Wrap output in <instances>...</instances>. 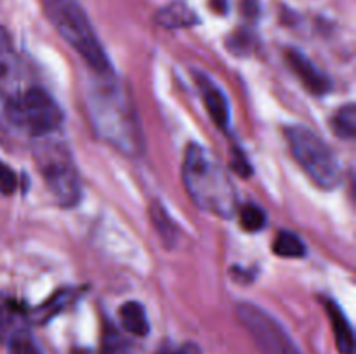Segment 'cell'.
<instances>
[{
    "instance_id": "cell-1",
    "label": "cell",
    "mask_w": 356,
    "mask_h": 354,
    "mask_svg": "<svg viewBox=\"0 0 356 354\" xmlns=\"http://www.w3.org/2000/svg\"><path fill=\"white\" fill-rule=\"evenodd\" d=\"M106 76V83L94 87L89 94V113L99 137L127 155H138L145 148L141 125L131 96Z\"/></svg>"
},
{
    "instance_id": "cell-2",
    "label": "cell",
    "mask_w": 356,
    "mask_h": 354,
    "mask_svg": "<svg viewBox=\"0 0 356 354\" xmlns=\"http://www.w3.org/2000/svg\"><path fill=\"white\" fill-rule=\"evenodd\" d=\"M183 183L200 210L229 219L236 212V193L228 174L214 162L207 149L190 144L183 162Z\"/></svg>"
},
{
    "instance_id": "cell-3",
    "label": "cell",
    "mask_w": 356,
    "mask_h": 354,
    "mask_svg": "<svg viewBox=\"0 0 356 354\" xmlns=\"http://www.w3.org/2000/svg\"><path fill=\"white\" fill-rule=\"evenodd\" d=\"M45 14L70 47L97 75H113V68L79 0H40Z\"/></svg>"
},
{
    "instance_id": "cell-4",
    "label": "cell",
    "mask_w": 356,
    "mask_h": 354,
    "mask_svg": "<svg viewBox=\"0 0 356 354\" xmlns=\"http://www.w3.org/2000/svg\"><path fill=\"white\" fill-rule=\"evenodd\" d=\"M33 146V158L42 174L45 186L52 198L61 207H75L80 201V177L73 156L65 142L54 139V135L37 137Z\"/></svg>"
},
{
    "instance_id": "cell-5",
    "label": "cell",
    "mask_w": 356,
    "mask_h": 354,
    "mask_svg": "<svg viewBox=\"0 0 356 354\" xmlns=\"http://www.w3.org/2000/svg\"><path fill=\"white\" fill-rule=\"evenodd\" d=\"M291 153L309 179L322 189H334L341 184L343 169L334 149L305 125L285 128Z\"/></svg>"
},
{
    "instance_id": "cell-6",
    "label": "cell",
    "mask_w": 356,
    "mask_h": 354,
    "mask_svg": "<svg viewBox=\"0 0 356 354\" xmlns=\"http://www.w3.org/2000/svg\"><path fill=\"white\" fill-rule=\"evenodd\" d=\"M6 115L16 127L33 137L54 134L63 124L61 108L42 87H30L6 101Z\"/></svg>"
},
{
    "instance_id": "cell-7",
    "label": "cell",
    "mask_w": 356,
    "mask_h": 354,
    "mask_svg": "<svg viewBox=\"0 0 356 354\" xmlns=\"http://www.w3.org/2000/svg\"><path fill=\"white\" fill-rule=\"evenodd\" d=\"M236 316L261 354H302L282 323L259 305L243 302L236 307Z\"/></svg>"
},
{
    "instance_id": "cell-8",
    "label": "cell",
    "mask_w": 356,
    "mask_h": 354,
    "mask_svg": "<svg viewBox=\"0 0 356 354\" xmlns=\"http://www.w3.org/2000/svg\"><path fill=\"white\" fill-rule=\"evenodd\" d=\"M21 66L10 35L0 24V96L9 101L21 92Z\"/></svg>"
},
{
    "instance_id": "cell-9",
    "label": "cell",
    "mask_w": 356,
    "mask_h": 354,
    "mask_svg": "<svg viewBox=\"0 0 356 354\" xmlns=\"http://www.w3.org/2000/svg\"><path fill=\"white\" fill-rule=\"evenodd\" d=\"M285 59H287L289 66L292 71L298 75L301 83L308 92L313 96H323L330 90V78L308 58L302 54L298 49H289L285 52Z\"/></svg>"
},
{
    "instance_id": "cell-10",
    "label": "cell",
    "mask_w": 356,
    "mask_h": 354,
    "mask_svg": "<svg viewBox=\"0 0 356 354\" xmlns=\"http://www.w3.org/2000/svg\"><path fill=\"white\" fill-rule=\"evenodd\" d=\"M197 83L202 90V97H204L205 108H207L212 121H214L219 128H222V130H228L229 103L228 99H226L225 92H222L207 75H202V73L197 75Z\"/></svg>"
},
{
    "instance_id": "cell-11",
    "label": "cell",
    "mask_w": 356,
    "mask_h": 354,
    "mask_svg": "<svg viewBox=\"0 0 356 354\" xmlns=\"http://www.w3.org/2000/svg\"><path fill=\"white\" fill-rule=\"evenodd\" d=\"M327 309V314H329L330 323H332L334 328V337H336L337 349L341 354H355V337H353V328H351L350 321H348L346 314H344L343 309L336 304L330 298H325L323 302Z\"/></svg>"
},
{
    "instance_id": "cell-12",
    "label": "cell",
    "mask_w": 356,
    "mask_h": 354,
    "mask_svg": "<svg viewBox=\"0 0 356 354\" xmlns=\"http://www.w3.org/2000/svg\"><path fill=\"white\" fill-rule=\"evenodd\" d=\"M23 305L16 298L0 294V342H9L17 332L24 330Z\"/></svg>"
},
{
    "instance_id": "cell-13",
    "label": "cell",
    "mask_w": 356,
    "mask_h": 354,
    "mask_svg": "<svg viewBox=\"0 0 356 354\" xmlns=\"http://www.w3.org/2000/svg\"><path fill=\"white\" fill-rule=\"evenodd\" d=\"M120 314L122 328L136 337H145L149 333V321L146 316L145 307L139 302L129 301L118 311Z\"/></svg>"
},
{
    "instance_id": "cell-14",
    "label": "cell",
    "mask_w": 356,
    "mask_h": 354,
    "mask_svg": "<svg viewBox=\"0 0 356 354\" xmlns=\"http://www.w3.org/2000/svg\"><path fill=\"white\" fill-rule=\"evenodd\" d=\"M156 21L165 28H186L197 24L198 17L190 7L181 2H176L160 9L159 14H156Z\"/></svg>"
},
{
    "instance_id": "cell-15",
    "label": "cell",
    "mask_w": 356,
    "mask_h": 354,
    "mask_svg": "<svg viewBox=\"0 0 356 354\" xmlns=\"http://www.w3.org/2000/svg\"><path fill=\"white\" fill-rule=\"evenodd\" d=\"M79 292L73 290V288H63V290H58L54 295H52L49 301H45L44 304L38 305L33 311V319L38 323H45L51 318H54L58 312H61L63 309L68 307L73 301L76 298Z\"/></svg>"
},
{
    "instance_id": "cell-16",
    "label": "cell",
    "mask_w": 356,
    "mask_h": 354,
    "mask_svg": "<svg viewBox=\"0 0 356 354\" xmlns=\"http://www.w3.org/2000/svg\"><path fill=\"white\" fill-rule=\"evenodd\" d=\"M271 248L278 257H287V259H299L306 253V246L302 239L292 231L278 233Z\"/></svg>"
},
{
    "instance_id": "cell-17",
    "label": "cell",
    "mask_w": 356,
    "mask_h": 354,
    "mask_svg": "<svg viewBox=\"0 0 356 354\" xmlns=\"http://www.w3.org/2000/svg\"><path fill=\"white\" fill-rule=\"evenodd\" d=\"M149 217H152L153 226H155V229L159 231L160 238L165 242V245H174L177 239L176 224H174L170 215L165 212V208L160 203H153L152 207H149Z\"/></svg>"
},
{
    "instance_id": "cell-18",
    "label": "cell",
    "mask_w": 356,
    "mask_h": 354,
    "mask_svg": "<svg viewBox=\"0 0 356 354\" xmlns=\"http://www.w3.org/2000/svg\"><path fill=\"white\" fill-rule=\"evenodd\" d=\"M334 134L341 139H353L356 134V108L355 104H346L339 108L330 120Z\"/></svg>"
},
{
    "instance_id": "cell-19",
    "label": "cell",
    "mask_w": 356,
    "mask_h": 354,
    "mask_svg": "<svg viewBox=\"0 0 356 354\" xmlns=\"http://www.w3.org/2000/svg\"><path fill=\"white\" fill-rule=\"evenodd\" d=\"M240 226H242L245 231L256 233L266 226V214L261 207L254 203H247L240 208Z\"/></svg>"
},
{
    "instance_id": "cell-20",
    "label": "cell",
    "mask_w": 356,
    "mask_h": 354,
    "mask_svg": "<svg viewBox=\"0 0 356 354\" xmlns=\"http://www.w3.org/2000/svg\"><path fill=\"white\" fill-rule=\"evenodd\" d=\"M101 354H131L129 342L111 325H108L104 330Z\"/></svg>"
},
{
    "instance_id": "cell-21",
    "label": "cell",
    "mask_w": 356,
    "mask_h": 354,
    "mask_svg": "<svg viewBox=\"0 0 356 354\" xmlns=\"http://www.w3.org/2000/svg\"><path fill=\"white\" fill-rule=\"evenodd\" d=\"M7 344H9V354H42L37 342L28 333L26 328L17 332Z\"/></svg>"
},
{
    "instance_id": "cell-22",
    "label": "cell",
    "mask_w": 356,
    "mask_h": 354,
    "mask_svg": "<svg viewBox=\"0 0 356 354\" xmlns=\"http://www.w3.org/2000/svg\"><path fill=\"white\" fill-rule=\"evenodd\" d=\"M17 187V176L7 163L0 160V193L13 194Z\"/></svg>"
},
{
    "instance_id": "cell-23",
    "label": "cell",
    "mask_w": 356,
    "mask_h": 354,
    "mask_svg": "<svg viewBox=\"0 0 356 354\" xmlns=\"http://www.w3.org/2000/svg\"><path fill=\"white\" fill-rule=\"evenodd\" d=\"M232 167H233V170H235V172L242 177H249L250 174H252L250 163L247 162V158L238 151V149H235V156L232 158Z\"/></svg>"
},
{
    "instance_id": "cell-24",
    "label": "cell",
    "mask_w": 356,
    "mask_h": 354,
    "mask_svg": "<svg viewBox=\"0 0 356 354\" xmlns=\"http://www.w3.org/2000/svg\"><path fill=\"white\" fill-rule=\"evenodd\" d=\"M159 354H202V351H200V347L197 346V344L188 342V344H184V346L177 347V349H172V351L162 349V351H159Z\"/></svg>"
}]
</instances>
